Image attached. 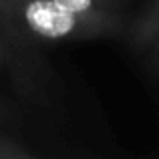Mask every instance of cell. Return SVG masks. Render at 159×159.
<instances>
[{
    "mask_svg": "<svg viewBox=\"0 0 159 159\" xmlns=\"http://www.w3.org/2000/svg\"><path fill=\"white\" fill-rule=\"evenodd\" d=\"M0 16L36 40H93L119 34L123 18L113 8L101 12H73L52 0H0Z\"/></svg>",
    "mask_w": 159,
    "mask_h": 159,
    "instance_id": "cell-1",
    "label": "cell"
},
{
    "mask_svg": "<svg viewBox=\"0 0 159 159\" xmlns=\"http://www.w3.org/2000/svg\"><path fill=\"white\" fill-rule=\"evenodd\" d=\"M159 34V0H151L127 28V44L133 52L143 54Z\"/></svg>",
    "mask_w": 159,
    "mask_h": 159,
    "instance_id": "cell-2",
    "label": "cell"
},
{
    "mask_svg": "<svg viewBox=\"0 0 159 159\" xmlns=\"http://www.w3.org/2000/svg\"><path fill=\"white\" fill-rule=\"evenodd\" d=\"M39 153L20 143L18 139L0 133V159H36Z\"/></svg>",
    "mask_w": 159,
    "mask_h": 159,
    "instance_id": "cell-3",
    "label": "cell"
},
{
    "mask_svg": "<svg viewBox=\"0 0 159 159\" xmlns=\"http://www.w3.org/2000/svg\"><path fill=\"white\" fill-rule=\"evenodd\" d=\"M52 2L58 4L61 8H66V10H73V12H85V14L101 12L109 8L107 0H52Z\"/></svg>",
    "mask_w": 159,
    "mask_h": 159,
    "instance_id": "cell-4",
    "label": "cell"
},
{
    "mask_svg": "<svg viewBox=\"0 0 159 159\" xmlns=\"http://www.w3.org/2000/svg\"><path fill=\"white\" fill-rule=\"evenodd\" d=\"M145 58V69L153 79H159V34L155 36V40L151 43V47L143 52Z\"/></svg>",
    "mask_w": 159,
    "mask_h": 159,
    "instance_id": "cell-5",
    "label": "cell"
},
{
    "mask_svg": "<svg viewBox=\"0 0 159 159\" xmlns=\"http://www.w3.org/2000/svg\"><path fill=\"white\" fill-rule=\"evenodd\" d=\"M8 119H10V111L0 105V123H4V121H8Z\"/></svg>",
    "mask_w": 159,
    "mask_h": 159,
    "instance_id": "cell-6",
    "label": "cell"
},
{
    "mask_svg": "<svg viewBox=\"0 0 159 159\" xmlns=\"http://www.w3.org/2000/svg\"><path fill=\"white\" fill-rule=\"evenodd\" d=\"M4 58V43H2V34H0V62Z\"/></svg>",
    "mask_w": 159,
    "mask_h": 159,
    "instance_id": "cell-7",
    "label": "cell"
},
{
    "mask_svg": "<svg viewBox=\"0 0 159 159\" xmlns=\"http://www.w3.org/2000/svg\"><path fill=\"white\" fill-rule=\"evenodd\" d=\"M107 2H109V0H107Z\"/></svg>",
    "mask_w": 159,
    "mask_h": 159,
    "instance_id": "cell-8",
    "label": "cell"
}]
</instances>
